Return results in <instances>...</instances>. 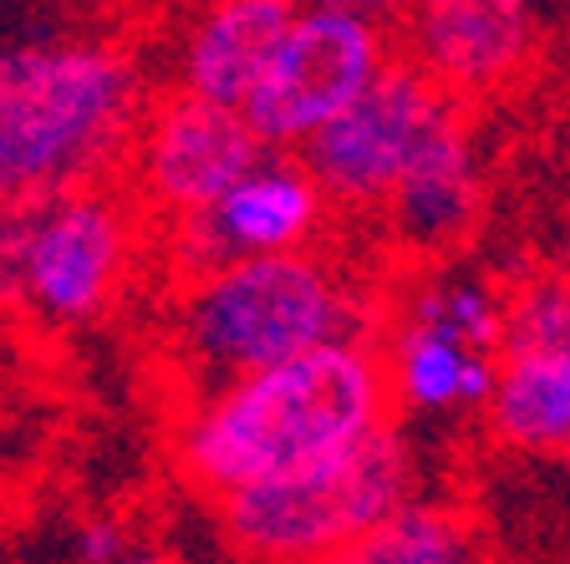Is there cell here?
<instances>
[{
  "mask_svg": "<svg viewBox=\"0 0 570 564\" xmlns=\"http://www.w3.org/2000/svg\"><path fill=\"white\" fill-rule=\"evenodd\" d=\"M387 397V356L356 336H336L194 397L174 427V468L214 504L245 483L362 443L382 427Z\"/></svg>",
  "mask_w": 570,
  "mask_h": 564,
  "instance_id": "cell-1",
  "label": "cell"
},
{
  "mask_svg": "<svg viewBox=\"0 0 570 564\" xmlns=\"http://www.w3.org/2000/svg\"><path fill=\"white\" fill-rule=\"evenodd\" d=\"M148 118L142 77L107 41H31L0 67V184L6 199H41L97 184Z\"/></svg>",
  "mask_w": 570,
  "mask_h": 564,
  "instance_id": "cell-2",
  "label": "cell"
},
{
  "mask_svg": "<svg viewBox=\"0 0 570 564\" xmlns=\"http://www.w3.org/2000/svg\"><path fill=\"white\" fill-rule=\"evenodd\" d=\"M352 290L326 259L275 249L178 280L168 306V356L194 397L239 376L352 336Z\"/></svg>",
  "mask_w": 570,
  "mask_h": 564,
  "instance_id": "cell-3",
  "label": "cell"
},
{
  "mask_svg": "<svg viewBox=\"0 0 570 564\" xmlns=\"http://www.w3.org/2000/svg\"><path fill=\"white\" fill-rule=\"evenodd\" d=\"M407 498L413 453L382 423L342 453L214 498V514L229 550L245 560H346Z\"/></svg>",
  "mask_w": 570,
  "mask_h": 564,
  "instance_id": "cell-4",
  "label": "cell"
},
{
  "mask_svg": "<svg viewBox=\"0 0 570 564\" xmlns=\"http://www.w3.org/2000/svg\"><path fill=\"white\" fill-rule=\"evenodd\" d=\"M138 255L132 209L97 184L16 199L6 219L11 300L51 330H71L118 300Z\"/></svg>",
  "mask_w": 570,
  "mask_h": 564,
  "instance_id": "cell-5",
  "label": "cell"
},
{
  "mask_svg": "<svg viewBox=\"0 0 570 564\" xmlns=\"http://www.w3.org/2000/svg\"><path fill=\"white\" fill-rule=\"evenodd\" d=\"M387 67L382 26L336 6H306L281 41L245 112L271 148H301L316 128L346 112Z\"/></svg>",
  "mask_w": 570,
  "mask_h": 564,
  "instance_id": "cell-6",
  "label": "cell"
},
{
  "mask_svg": "<svg viewBox=\"0 0 570 564\" xmlns=\"http://www.w3.org/2000/svg\"><path fill=\"white\" fill-rule=\"evenodd\" d=\"M449 107V87L433 82L413 57L387 61L377 82L326 128L311 132L296 154L306 158V168L336 204H352V209L387 204L407 158L417 154V142Z\"/></svg>",
  "mask_w": 570,
  "mask_h": 564,
  "instance_id": "cell-7",
  "label": "cell"
},
{
  "mask_svg": "<svg viewBox=\"0 0 570 564\" xmlns=\"http://www.w3.org/2000/svg\"><path fill=\"white\" fill-rule=\"evenodd\" d=\"M265 148L271 142L245 107L178 87L148 107L132 142V174L148 209L184 219L194 209H209L239 174L261 164Z\"/></svg>",
  "mask_w": 570,
  "mask_h": 564,
  "instance_id": "cell-8",
  "label": "cell"
},
{
  "mask_svg": "<svg viewBox=\"0 0 570 564\" xmlns=\"http://www.w3.org/2000/svg\"><path fill=\"white\" fill-rule=\"evenodd\" d=\"M326 199L332 194L306 168V158L265 148L261 164L239 174L209 209L174 219V245L168 249H174L178 280L245 255L306 249V239L316 235L321 214H326Z\"/></svg>",
  "mask_w": 570,
  "mask_h": 564,
  "instance_id": "cell-9",
  "label": "cell"
},
{
  "mask_svg": "<svg viewBox=\"0 0 570 564\" xmlns=\"http://www.w3.org/2000/svg\"><path fill=\"white\" fill-rule=\"evenodd\" d=\"M403 36L449 92H494L534 51V0H413Z\"/></svg>",
  "mask_w": 570,
  "mask_h": 564,
  "instance_id": "cell-10",
  "label": "cell"
},
{
  "mask_svg": "<svg viewBox=\"0 0 570 564\" xmlns=\"http://www.w3.org/2000/svg\"><path fill=\"white\" fill-rule=\"evenodd\" d=\"M479 214V164H474V138L459 122V112H443L428 138L417 142V154L407 158L397 188L387 194V224L407 249L439 255V249L459 245L469 235V224Z\"/></svg>",
  "mask_w": 570,
  "mask_h": 564,
  "instance_id": "cell-11",
  "label": "cell"
},
{
  "mask_svg": "<svg viewBox=\"0 0 570 564\" xmlns=\"http://www.w3.org/2000/svg\"><path fill=\"white\" fill-rule=\"evenodd\" d=\"M301 11V0H209L178 47V87L245 107Z\"/></svg>",
  "mask_w": 570,
  "mask_h": 564,
  "instance_id": "cell-12",
  "label": "cell"
},
{
  "mask_svg": "<svg viewBox=\"0 0 570 564\" xmlns=\"http://www.w3.org/2000/svg\"><path fill=\"white\" fill-rule=\"evenodd\" d=\"M484 423L514 453L566 458L570 453V346H530L499 356V382Z\"/></svg>",
  "mask_w": 570,
  "mask_h": 564,
  "instance_id": "cell-13",
  "label": "cell"
},
{
  "mask_svg": "<svg viewBox=\"0 0 570 564\" xmlns=\"http://www.w3.org/2000/svg\"><path fill=\"white\" fill-rule=\"evenodd\" d=\"M474 554H479V540H474V524H469V518L453 514V508L407 498V504L392 508L372 534H362L346 560H362V564H459V560H474Z\"/></svg>",
  "mask_w": 570,
  "mask_h": 564,
  "instance_id": "cell-14",
  "label": "cell"
},
{
  "mask_svg": "<svg viewBox=\"0 0 570 564\" xmlns=\"http://www.w3.org/2000/svg\"><path fill=\"white\" fill-rule=\"evenodd\" d=\"M479 346L453 342L443 330L423 326V320H403L397 342L387 352L392 392L417 412H443L463 407V382H469V356Z\"/></svg>",
  "mask_w": 570,
  "mask_h": 564,
  "instance_id": "cell-15",
  "label": "cell"
},
{
  "mask_svg": "<svg viewBox=\"0 0 570 564\" xmlns=\"http://www.w3.org/2000/svg\"><path fill=\"white\" fill-rule=\"evenodd\" d=\"M407 320H423V326L443 330L453 342L479 346V352H504V306L479 280H439L417 290Z\"/></svg>",
  "mask_w": 570,
  "mask_h": 564,
  "instance_id": "cell-16",
  "label": "cell"
},
{
  "mask_svg": "<svg viewBox=\"0 0 570 564\" xmlns=\"http://www.w3.org/2000/svg\"><path fill=\"white\" fill-rule=\"evenodd\" d=\"M530 346H570V280H530L504 306V352Z\"/></svg>",
  "mask_w": 570,
  "mask_h": 564,
  "instance_id": "cell-17",
  "label": "cell"
},
{
  "mask_svg": "<svg viewBox=\"0 0 570 564\" xmlns=\"http://www.w3.org/2000/svg\"><path fill=\"white\" fill-rule=\"evenodd\" d=\"M71 554H77V560H122L128 544H122L118 524H107V518H87V524L71 530Z\"/></svg>",
  "mask_w": 570,
  "mask_h": 564,
  "instance_id": "cell-18",
  "label": "cell"
},
{
  "mask_svg": "<svg viewBox=\"0 0 570 564\" xmlns=\"http://www.w3.org/2000/svg\"><path fill=\"white\" fill-rule=\"evenodd\" d=\"M311 6H336V11H356L367 16V21H397V16H407V6L413 0H311Z\"/></svg>",
  "mask_w": 570,
  "mask_h": 564,
  "instance_id": "cell-19",
  "label": "cell"
},
{
  "mask_svg": "<svg viewBox=\"0 0 570 564\" xmlns=\"http://www.w3.org/2000/svg\"><path fill=\"white\" fill-rule=\"evenodd\" d=\"M566 478H570V453H566Z\"/></svg>",
  "mask_w": 570,
  "mask_h": 564,
  "instance_id": "cell-20",
  "label": "cell"
}]
</instances>
